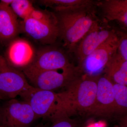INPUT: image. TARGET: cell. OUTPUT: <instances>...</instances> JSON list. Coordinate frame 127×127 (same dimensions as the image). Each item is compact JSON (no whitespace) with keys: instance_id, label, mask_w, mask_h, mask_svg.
Listing matches in <instances>:
<instances>
[{"instance_id":"7c38bea8","label":"cell","mask_w":127,"mask_h":127,"mask_svg":"<svg viewBox=\"0 0 127 127\" xmlns=\"http://www.w3.org/2000/svg\"><path fill=\"white\" fill-rule=\"evenodd\" d=\"M35 53L29 42L16 38L9 43L4 57L10 65L22 71L31 65Z\"/></svg>"},{"instance_id":"d6986e66","label":"cell","mask_w":127,"mask_h":127,"mask_svg":"<svg viewBox=\"0 0 127 127\" xmlns=\"http://www.w3.org/2000/svg\"><path fill=\"white\" fill-rule=\"evenodd\" d=\"M48 127H82V123L79 119H72L68 116L61 117L52 122Z\"/></svg>"},{"instance_id":"6da1fadb","label":"cell","mask_w":127,"mask_h":127,"mask_svg":"<svg viewBox=\"0 0 127 127\" xmlns=\"http://www.w3.org/2000/svg\"><path fill=\"white\" fill-rule=\"evenodd\" d=\"M94 6L56 12L59 37L64 46L70 52H74L82 39L95 23L97 18Z\"/></svg>"},{"instance_id":"2e32d148","label":"cell","mask_w":127,"mask_h":127,"mask_svg":"<svg viewBox=\"0 0 127 127\" xmlns=\"http://www.w3.org/2000/svg\"><path fill=\"white\" fill-rule=\"evenodd\" d=\"M115 117L118 119L127 116V86L113 83Z\"/></svg>"},{"instance_id":"ba28073f","label":"cell","mask_w":127,"mask_h":127,"mask_svg":"<svg viewBox=\"0 0 127 127\" xmlns=\"http://www.w3.org/2000/svg\"><path fill=\"white\" fill-rule=\"evenodd\" d=\"M107 23L98 21L79 42L74 52L79 64L115 33L116 31L105 25Z\"/></svg>"},{"instance_id":"7a4b0ae2","label":"cell","mask_w":127,"mask_h":127,"mask_svg":"<svg viewBox=\"0 0 127 127\" xmlns=\"http://www.w3.org/2000/svg\"><path fill=\"white\" fill-rule=\"evenodd\" d=\"M98 77L86 75L73 80L63 91L68 116H92L96 94Z\"/></svg>"},{"instance_id":"484cf974","label":"cell","mask_w":127,"mask_h":127,"mask_svg":"<svg viewBox=\"0 0 127 127\" xmlns=\"http://www.w3.org/2000/svg\"><path fill=\"white\" fill-rule=\"evenodd\" d=\"M0 127H2L1 126H0Z\"/></svg>"},{"instance_id":"ac0fdd59","label":"cell","mask_w":127,"mask_h":127,"mask_svg":"<svg viewBox=\"0 0 127 127\" xmlns=\"http://www.w3.org/2000/svg\"><path fill=\"white\" fill-rule=\"evenodd\" d=\"M10 6L17 17L23 20L30 17L35 8L32 1L29 0H14Z\"/></svg>"},{"instance_id":"52a82bcc","label":"cell","mask_w":127,"mask_h":127,"mask_svg":"<svg viewBox=\"0 0 127 127\" xmlns=\"http://www.w3.org/2000/svg\"><path fill=\"white\" fill-rule=\"evenodd\" d=\"M38 119L30 104L23 100H9L0 110L2 127H30Z\"/></svg>"},{"instance_id":"603a6c76","label":"cell","mask_w":127,"mask_h":127,"mask_svg":"<svg viewBox=\"0 0 127 127\" xmlns=\"http://www.w3.org/2000/svg\"><path fill=\"white\" fill-rule=\"evenodd\" d=\"M119 127H127V116L118 118Z\"/></svg>"},{"instance_id":"9a60e30c","label":"cell","mask_w":127,"mask_h":127,"mask_svg":"<svg viewBox=\"0 0 127 127\" xmlns=\"http://www.w3.org/2000/svg\"><path fill=\"white\" fill-rule=\"evenodd\" d=\"M39 2L42 5L53 9L56 12L98 4V3L90 0H41Z\"/></svg>"},{"instance_id":"5bb4252c","label":"cell","mask_w":127,"mask_h":127,"mask_svg":"<svg viewBox=\"0 0 127 127\" xmlns=\"http://www.w3.org/2000/svg\"><path fill=\"white\" fill-rule=\"evenodd\" d=\"M104 72L113 83L127 86V62L118 52L110 60Z\"/></svg>"},{"instance_id":"8992f818","label":"cell","mask_w":127,"mask_h":127,"mask_svg":"<svg viewBox=\"0 0 127 127\" xmlns=\"http://www.w3.org/2000/svg\"><path fill=\"white\" fill-rule=\"evenodd\" d=\"M32 88L23 72L10 65L0 55V99L15 98Z\"/></svg>"},{"instance_id":"e0dca14e","label":"cell","mask_w":127,"mask_h":127,"mask_svg":"<svg viewBox=\"0 0 127 127\" xmlns=\"http://www.w3.org/2000/svg\"><path fill=\"white\" fill-rule=\"evenodd\" d=\"M102 5L104 20L108 21H116L120 23L124 29L127 31V9L111 6L100 3Z\"/></svg>"},{"instance_id":"277c9868","label":"cell","mask_w":127,"mask_h":127,"mask_svg":"<svg viewBox=\"0 0 127 127\" xmlns=\"http://www.w3.org/2000/svg\"><path fill=\"white\" fill-rule=\"evenodd\" d=\"M31 85L35 88L55 92L67 88L71 82L80 76L77 67L63 70H39L28 67L22 70Z\"/></svg>"},{"instance_id":"7402d4cb","label":"cell","mask_w":127,"mask_h":127,"mask_svg":"<svg viewBox=\"0 0 127 127\" xmlns=\"http://www.w3.org/2000/svg\"><path fill=\"white\" fill-rule=\"evenodd\" d=\"M103 3L111 6L127 9V0H106Z\"/></svg>"},{"instance_id":"8fae6325","label":"cell","mask_w":127,"mask_h":127,"mask_svg":"<svg viewBox=\"0 0 127 127\" xmlns=\"http://www.w3.org/2000/svg\"><path fill=\"white\" fill-rule=\"evenodd\" d=\"M92 116L104 118L115 117L113 84L105 75L97 78L96 100Z\"/></svg>"},{"instance_id":"44dd1931","label":"cell","mask_w":127,"mask_h":127,"mask_svg":"<svg viewBox=\"0 0 127 127\" xmlns=\"http://www.w3.org/2000/svg\"><path fill=\"white\" fill-rule=\"evenodd\" d=\"M119 39L117 52L127 62V32L124 31H116Z\"/></svg>"},{"instance_id":"3957f363","label":"cell","mask_w":127,"mask_h":127,"mask_svg":"<svg viewBox=\"0 0 127 127\" xmlns=\"http://www.w3.org/2000/svg\"><path fill=\"white\" fill-rule=\"evenodd\" d=\"M20 97L30 104L38 118L52 122L61 117L68 116L63 92L57 93L33 87Z\"/></svg>"},{"instance_id":"9c48e42d","label":"cell","mask_w":127,"mask_h":127,"mask_svg":"<svg viewBox=\"0 0 127 127\" xmlns=\"http://www.w3.org/2000/svg\"><path fill=\"white\" fill-rule=\"evenodd\" d=\"M75 67L62 50L50 46L36 53L33 61L28 67L39 70H64Z\"/></svg>"},{"instance_id":"cb8c5ba5","label":"cell","mask_w":127,"mask_h":127,"mask_svg":"<svg viewBox=\"0 0 127 127\" xmlns=\"http://www.w3.org/2000/svg\"><path fill=\"white\" fill-rule=\"evenodd\" d=\"M14 0H1L0 1V3L5 5L10 6Z\"/></svg>"},{"instance_id":"30bf717a","label":"cell","mask_w":127,"mask_h":127,"mask_svg":"<svg viewBox=\"0 0 127 127\" xmlns=\"http://www.w3.org/2000/svg\"><path fill=\"white\" fill-rule=\"evenodd\" d=\"M21 29L32 39L43 45H53L59 37L58 21L46 22L29 17L23 20Z\"/></svg>"},{"instance_id":"d4e9b609","label":"cell","mask_w":127,"mask_h":127,"mask_svg":"<svg viewBox=\"0 0 127 127\" xmlns=\"http://www.w3.org/2000/svg\"><path fill=\"white\" fill-rule=\"evenodd\" d=\"M48 126H47L46 125H43L42 124H38L35 127H48Z\"/></svg>"},{"instance_id":"ffe728a7","label":"cell","mask_w":127,"mask_h":127,"mask_svg":"<svg viewBox=\"0 0 127 127\" xmlns=\"http://www.w3.org/2000/svg\"><path fill=\"white\" fill-rule=\"evenodd\" d=\"M30 17L36 20L46 22H51L58 21L56 14L35 8L32 11Z\"/></svg>"},{"instance_id":"4fadbf2b","label":"cell","mask_w":127,"mask_h":127,"mask_svg":"<svg viewBox=\"0 0 127 127\" xmlns=\"http://www.w3.org/2000/svg\"><path fill=\"white\" fill-rule=\"evenodd\" d=\"M21 29L17 16L10 6L0 3V41L9 43L16 38Z\"/></svg>"},{"instance_id":"5b68a950","label":"cell","mask_w":127,"mask_h":127,"mask_svg":"<svg viewBox=\"0 0 127 127\" xmlns=\"http://www.w3.org/2000/svg\"><path fill=\"white\" fill-rule=\"evenodd\" d=\"M118 46V36L116 31L79 64L78 67L81 73L91 77L100 76L117 52Z\"/></svg>"}]
</instances>
